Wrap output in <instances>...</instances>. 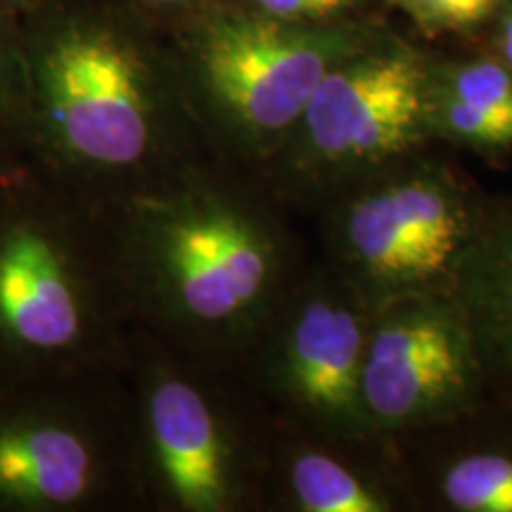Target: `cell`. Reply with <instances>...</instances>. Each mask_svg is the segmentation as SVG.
Instances as JSON below:
<instances>
[{
  "label": "cell",
  "instance_id": "obj_19",
  "mask_svg": "<svg viewBox=\"0 0 512 512\" xmlns=\"http://www.w3.org/2000/svg\"><path fill=\"white\" fill-rule=\"evenodd\" d=\"M484 48H489L491 53L508 64L512 69V0L498 10L494 22L489 24V29L484 31Z\"/></svg>",
  "mask_w": 512,
  "mask_h": 512
},
{
  "label": "cell",
  "instance_id": "obj_5",
  "mask_svg": "<svg viewBox=\"0 0 512 512\" xmlns=\"http://www.w3.org/2000/svg\"><path fill=\"white\" fill-rule=\"evenodd\" d=\"M382 29L377 19L280 22L221 0L164 36L211 155L259 174L320 81Z\"/></svg>",
  "mask_w": 512,
  "mask_h": 512
},
{
  "label": "cell",
  "instance_id": "obj_2",
  "mask_svg": "<svg viewBox=\"0 0 512 512\" xmlns=\"http://www.w3.org/2000/svg\"><path fill=\"white\" fill-rule=\"evenodd\" d=\"M24 147L102 209L211 155L162 29L128 0H41L22 15Z\"/></svg>",
  "mask_w": 512,
  "mask_h": 512
},
{
  "label": "cell",
  "instance_id": "obj_10",
  "mask_svg": "<svg viewBox=\"0 0 512 512\" xmlns=\"http://www.w3.org/2000/svg\"><path fill=\"white\" fill-rule=\"evenodd\" d=\"M491 387L482 344L453 290L406 292L375 304L361 389L380 437L456 413Z\"/></svg>",
  "mask_w": 512,
  "mask_h": 512
},
{
  "label": "cell",
  "instance_id": "obj_16",
  "mask_svg": "<svg viewBox=\"0 0 512 512\" xmlns=\"http://www.w3.org/2000/svg\"><path fill=\"white\" fill-rule=\"evenodd\" d=\"M508 0H382L427 38H482Z\"/></svg>",
  "mask_w": 512,
  "mask_h": 512
},
{
  "label": "cell",
  "instance_id": "obj_11",
  "mask_svg": "<svg viewBox=\"0 0 512 512\" xmlns=\"http://www.w3.org/2000/svg\"><path fill=\"white\" fill-rule=\"evenodd\" d=\"M389 444L415 512H512V401L496 387Z\"/></svg>",
  "mask_w": 512,
  "mask_h": 512
},
{
  "label": "cell",
  "instance_id": "obj_1",
  "mask_svg": "<svg viewBox=\"0 0 512 512\" xmlns=\"http://www.w3.org/2000/svg\"><path fill=\"white\" fill-rule=\"evenodd\" d=\"M107 214L133 328L223 368L238 370L313 256L266 183L216 155Z\"/></svg>",
  "mask_w": 512,
  "mask_h": 512
},
{
  "label": "cell",
  "instance_id": "obj_20",
  "mask_svg": "<svg viewBox=\"0 0 512 512\" xmlns=\"http://www.w3.org/2000/svg\"><path fill=\"white\" fill-rule=\"evenodd\" d=\"M41 0H0V12H8V15H27L29 10H34Z\"/></svg>",
  "mask_w": 512,
  "mask_h": 512
},
{
  "label": "cell",
  "instance_id": "obj_8",
  "mask_svg": "<svg viewBox=\"0 0 512 512\" xmlns=\"http://www.w3.org/2000/svg\"><path fill=\"white\" fill-rule=\"evenodd\" d=\"M439 145L399 159L316 211L323 261L370 302L453 290L486 192Z\"/></svg>",
  "mask_w": 512,
  "mask_h": 512
},
{
  "label": "cell",
  "instance_id": "obj_13",
  "mask_svg": "<svg viewBox=\"0 0 512 512\" xmlns=\"http://www.w3.org/2000/svg\"><path fill=\"white\" fill-rule=\"evenodd\" d=\"M427 128L434 145L503 166L512 159V69L489 48L432 55Z\"/></svg>",
  "mask_w": 512,
  "mask_h": 512
},
{
  "label": "cell",
  "instance_id": "obj_3",
  "mask_svg": "<svg viewBox=\"0 0 512 512\" xmlns=\"http://www.w3.org/2000/svg\"><path fill=\"white\" fill-rule=\"evenodd\" d=\"M131 330L107 209L0 152V382L126 366Z\"/></svg>",
  "mask_w": 512,
  "mask_h": 512
},
{
  "label": "cell",
  "instance_id": "obj_17",
  "mask_svg": "<svg viewBox=\"0 0 512 512\" xmlns=\"http://www.w3.org/2000/svg\"><path fill=\"white\" fill-rule=\"evenodd\" d=\"M259 15L292 24H347L377 19L382 0H233Z\"/></svg>",
  "mask_w": 512,
  "mask_h": 512
},
{
  "label": "cell",
  "instance_id": "obj_6",
  "mask_svg": "<svg viewBox=\"0 0 512 512\" xmlns=\"http://www.w3.org/2000/svg\"><path fill=\"white\" fill-rule=\"evenodd\" d=\"M0 512H143L126 366L0 382Z\"/></svg>",
  "mask_w": 512,
  "mask_h": 512
},
{
  "label": "cell",
  "instance_id": "obj_14",
  "mask_svg": "<svg viewBox=\"0 0 512 512\" xmlns=\"http://www.w3.org/2000/svg\"><path fill=\"white\" fill-rule=\"evenodd\" d=\"M453 294L470 318L494 380L512 375V195H489Z\"/></svg>",
  "mask_w": 512,
  "mask_h": 512
},
{
  "label": "cell",
  "instance_id": "obj_12",
  "mask_svg": "<svg viewBox=\"0 0 512 512\" xmlns=\"http://www.w3.org/2000/svg\"><path fill=\"white\" fill-rule=\"evenodd\" d=\"M261 512L415 508L389 439L323 437L273 418Z\"/></svg>",
  "mask_w": 512,
  "mask_h": 512
},
{
  "label": "cell",
  "instance_id": "obj_7",
  "mask_svg": "<svg viewBox=\"0 0 512 512\" xmlns=\"http://www.w3.org/2000/svg\"><path fill=\"white\" fill-rule=\"evenodd\" d=\"M427 62V50L384 27L320 81L256 176L294 216L313 219L351 185L434 145Z\"/></svg>",
  "mask_w": 512,
  "mask_h": 512
},
{
  "label": "cell",
  "instance_id": "obj_21",
  "mask_svg": "<svg viewBox=\"0 0 512 512\" xmlns=\"http://www.w3.org/2000/svg\"><path fill=\"white\" fill-rule=\"evenodd\" d=\"M494 387L505 396V399L512 401V375L498 377V380H494Z\"/></svg>",
  "mask_w": 512,
  "mask_h": 512
},
{
  "label": "cell",
  "instance_id": "obj_9",
  "mask_svg": "<svg viewBox=\"0 0 512 512\" xmlns=\"http://www.w3.org/2000/svg\"><path fill=\"white\" fill-rule=\"evenodd\" d=\"M373 309L366 294L313 252L238 373L275 420L323 437H380L361 389Z\"/></svg>",
  "mask_w": 512,
  "mask_h": 512
},
{
  "label": "cell",
  "instance_id": "obj_18",
  "mask_svg": "<svg viewBox=\"0 0 512 512\" xmlns=\"http://www.w3.org/2000/svg\"><path fill=\"white\" fill-rule=\"evenodd\" d=\"M145 19H150L157 29L169 31L183 19H188L197 12L221 3V0H128Z\"/></svg>",
  "mask_w": 512,
  "mask_h": 512
},
{
  "label": "cell",
  "instance_id": "obj_15",
  "mask_svg": "<svg viewBox=\"0 0 512 512\" xmlns=\"http://www.w3.org/2000/svg\"><path fill=\"white\" fill-rule=\"evenodd\" d=\"M29 121V72L22 17L0 12V152L22 147Z\"/></svg>",
  "mask_w": 512,
  "mask_h": 512
},
{
  "label": "cell",
  "instance_id": "obj_4",
  "mask_svg": "<svg viewBox=\"0 0 512 512\" xmlns=\"http://www.w3.org/2000/svg\"><path fill=\"white\" fill-rule=\"evenodd\" d=\"M126 370L143 512H261L273 418L238 370L140 328Z\"/></svg>",
  "mask_w": 512,
  "mask_h": 512
}]
</instances>
